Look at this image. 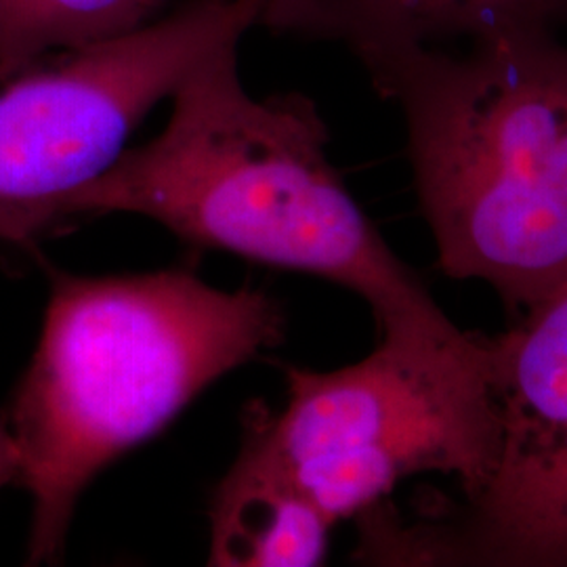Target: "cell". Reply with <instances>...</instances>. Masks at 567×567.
<instances>
[{"mask_svg": "<svg viewBox=\"0 0 567 567\" xmlns=\"http://www.w3.org/2000/svg\"><path fill=\"white\" fill-rule=\"evenodd\" d=\"M238 47L225 42L183 76L163 131L124 150L72 198L68 219L140 215L185 243L343 286L372 309L383 339H461L330 163L316 102L250 95Z\"/></svg>", "mask_w": 567, "mask_h": 567, "instance_id": "6da1fadb", "label": "cell"}, {"mask_svg": "<svg viewBox=\"0 0 567 567\" xmlns=\"http://www.w3.org/2000/svg\"><path fill=\"white\" fill-rule=\"evenodd\" d=\"M278 303L179 271H53L41 337L9 410L32 496L28 564H55L82 492L204 389L282 341Z\"/></svg>", "mask_w": 567, "mask_h": 567, "instance_id": "7a4b0ae2", "label": "cell"}, {"mask_svg": "<svg viewBox=\"0 0 567 567\" xmlns=\"http://www.w3.org/2000/svg\"><path fill=\"white\" fill-rule=\"evenodd\" d=\"M564 25L494 32L370 74L402 110L437 267L486 282L519 313L567 278Z\"/></svg>", "mask_w": 567, "mask_h": 567, "instance_id": "3957f363", "label": "cell"}, {"mask_svg": "<svg viewBox=\"0 0 567 567\" xmlns=\"http://www.w3.org/2000/svg\"><path fill=\"white\" fill-rule=\"evenodd\" d=\"M286 402L257 408L243 444L337 526L412 475H452L475 498L496 461L498 416L487 337L383 339L330 372L288 368Z\"/></svg>", "mask_w": 567, "mask_h": 567, "instance_id": "277c9868", "label": "cell"}, {"mask_svg": "<svg viewBox=\"0 0 567 567\" xmlns=\"http://www.w3.org/2000/svg\"><path fill=\"white\" fill-rule=\"evenodd\" d=\"M265 0H187L118 37L0 74V243L28 246L68 219L143 118L225 42L259 28Z\"/></svg>", "mask_w": 567, "mask_h": 567, "instance_id": "5b68a950", "label": "cell"}, {"mask_svg": "<svg viewBox=\"0 0 567 567\" xmlns=\"http://www.w3.org/2000/svg\"><path fill=\"white\" fill-rule=\"evenodd\" d=\"M487 337L498 446L446 529L452 566L567 567V278Z\"/></svg>", "mask_w": 567, "mask_h": 567, "instance_id": "8992f818", "label": "cell"}, {"mask_svg": "<svg viewBox=\"0 0 567 567\" xmlns=\"http://www.w3.org/2000/svg\"><path fill=\"white\" fill-rule=\"evenodd\" d=\"M567 25V0H265L259 25L339 42L374 74L429 49H454L511 28Z\"/></svg>", "mask_w": 567, "mask_h": 567, "instance_id": "52a82bcc", "label": "cell"}, {"mask_svg": "<svg viewBox=\"0 0 567 567\" xmlns=\"http://www.w3.org/2000/svg\"><path fill=\"white\" fill-rule=\"evenodd\" d=\"M332 527L303 492L259 452L243 444L210 503L208 564L322 566Z\"/></svg>", "mask_w": 567, "mask_h": 567, "instance_id": "ba28073f", "label": "cell"}, {"mask_svg": "<svg viewBox=\"0 0 567 567\" xmlns=\"http://www.w3.org/2000/svg\"><path fill=\"white\" fill-rule=\"evenodd\" d=\"M154 0H0V74L154 20Z\"/></svg>", "mask_w": 567, "mask_h": 567, "instance_id": "9c48e42d", "label": "cell"}, {"mask_svg": "<svg viewBox=\"0 0 567 567\" xmlns=\"http://www.w3.org/2000/svg\"><path fill=\"white\" fill-rule=\"evenodd\" d=\"M20 475V456L13 442V435L9 425L0 419V489L13 482H18Z\"/></svg>", "mask_w": 567, "mask_h": 567, "instance_id": "30bf717a", "label": "cell"}, {"mask_svg": "<svg viewBox=\"0 0 567 567\" xmlns=\"http://www.w3.org/2000/svg\"><path fill=\"white\" fill-rule=\"evenodd\" d=\"M154 2H158V4H161V7H163V4H164V0H154Z\"/></svg>", "mask_w": 567, "mask_h": 567, "instance_id": "8fae6325", "label": "cell"}]
</instances>
